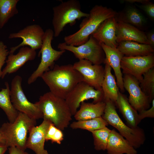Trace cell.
I'll return each mask as SVG.
<instances>
[{
	"mask_svg": "<svg viewBox=\"0 0 154 154\" xmlns=\"http://www.w3.org/2000/svg\"><path fill=\"white\" fill-rule=\"evenodd\" d=\"M117 13L111 8L96 5L92 8L89 16L84 18L79 25V29L74 33L66 36L64 42L69 45L77 46L86 42L104 21L116 17Z\"/></svg>",
	"mask_w": 154,
	"mask_h": 154,
	"instance_id": "7a4b0ae2",
	"label": "cell"
},
{
	"mask_svg": "<svg viewBox=\"0 0 154 154\" xmlns=\"http://www.w3.org/2000/svg\"><path fill=\"white\" fill-rule=\"evenodd\" d=\"M152 19H154V4L150 1L139 6Z\"/></svg>",
	"mask_w": 154,
	"mask_h": 154,
	"instance_id": "d6a6232c",
	"label": "cell"
},
{
	"mask_svg": "<svg viewBox=\"0 0 154 154\" xmlns=\"http://www.w3.org/2000/svg\"><path fill=\"white\" fill-rule=\"evenodd\" d=\"M19 0H0V28L10 19L18 13L17 5Z\"/></svg>",
	"mask_w": 154,
	"mask_h": 154,
	"instance_id": "4316f807",
	"label": "cell"
},
{
	"mask_svg": "<svg viewBox=\"0 0 154 154\" xmlns=\"http://www.w3.org/2000/svg\"><path fill=\"white\" fill-rule=\"evenodd\" d=\"M83 78V81L96 90H101L104 74V68L101 65L94 64L85 59L79 60L73 65Z\"/></svg>",
	"mask_w": 154,
	"mask_h": 154,
	"instance_id": "4fadbf2b",
	"label": "cell"
},
{
	"mask_svg": "<svg viewBox=\"0 0 154 154\" xmlns=\"http://www.w3.org/2000/svg\"><path fill=\"white\" fill-rule=\"evenodd\" d=\"M53 17L52 23L54 37L59 36L67 24L72 26L77 20L87 17L89 13L82 12L80 3L77 0H69L62 2L52 8Z\"/></svg>",
	"mask_w": 154,
	"mask_h": 154,
	"instance_id": "8992f818",
	"label": "cell"
},
{
	"mask_svg": "<svg viewBox=\"0 0 154 154\" xmlns=\"http://www.w3.org/2000/svg\"><path fill=\"white\" fill-rule=\"evenodd\" d=\"M36 120L22 112L13 123H4L0 127V133L3 136L5 144L8 148L17 147L23 150L27 149V135L30 130L36 126Z\"/></svg>",
	"mask_w": 154,
	"mask_h": 154,
	"instance_id": "277c9868",
	"label": "cell"
},
{
	"mask_svg": "<svg viewBox=\"0 0 154 154\" xmlns=\"http://www.w3.org/2000/svg\"><path fill=\"white\" fill-rule=\"evenodd\" d=\"M124 56H142L153 54V48L149 44L132 41L121 42L117 47Z\"/></svg>",
	"mask_w": 154,
	"mask_h": 154,
	"instance_id": "603a6c76",
	"label": "cell"
},
{
	"mask_svg": "<svg viewBox=\"0 0 154 154\" xmlns=\"http://www.w3.org/2000/svg\"><path fill=\"white\" fill-rule=\"evenodd\" d=\"M124 1L131 3L135 2L141 3L142 4L147 3L150 1L149 0H125Z\"/></svg>",
	"mask_w": 154,
	"mask_h": 154,
	"instance_id": "8d00e7d4",
	"label": "cell"
},
{
	"mask_svg": "<svg viewBox=\"0 0 154 154\" xmlns=\"http://www.w3.org/2000/svg\"><path fill=\"white\" fill-rule=\"evenodd\" d=\"M101 44L105 55L104 62H107L113 69L116 78L117 85L121 92L123 93L125 89L121 62L124 55L117 48H112L102 43Z\"/></svg>",
	"mask_w": 154,
	"mask_h": 154,
	"instance_id": "d6986e66",
	"label": "cell"
},
{
	"mask_svg": "<svg viewBox=\"0 0 154 154\" xmlns=\"http://www.w3.org/2000/svg\"><path fill=\"white\" fill-rule=\"evenodd\" d=\"M8 148L5 144L0 143V154H4Z\"/></svg>",
	"mask_w": 154,
	"mask_h": 154,
	"instance_id": "74e56055",
	"label": "cell"
},
{
	"mask_svg": "<svg viewBox=\"0 0 154 154\" xmlns=\"http://www.w3.org/2000/svg\"><path fill=\"white\" fill-rule=\"evenodd\" d=\"M35 103L41 112L43 120L50 121L62 131L70 124L72 116L65 100L49 92L40 96Z\"/></svg>",
	"mask_w": 154,
	"mask_h": 154,
	"instance_id": "3957f363",
	"label": "cell"
},
{
	"mask_svg": "<svg viewBox=\"0 0 154 154\" xmlns=\"http://www.w3.org/2000/svg\"><path fill=\"white\" fill-rule=\"evenodd\" d=\"M121 68L124 74L131 75L139 83L143 79V74L154 66V55L133 57L123 56L121 62Z\"/></svg>",
	"mask_w": 154,
	"mask_h": 154,
	"instance_id": "7c38bea8",
	"label": "cell"
},
{
	"mask_svg": "<svg viewBox=\"0 0 154 154\" xmlns=\"http://www.w3.org/2000/svg\"><path fill=\"white\" fill-rule=\"evenodd\" d=\"M45 31L39 25L35 24L28 25L17 33L10 34L9 38H20L22 41L17 46L10 48L9 53L14 54L19 48L29 46L35 50L40 49L42 46Z\"/></svg>",
	"mask_w": 154,
	"mask_h": 154,
	"instance_id": "8fae6325",
	"label": "cell"
},
{
	"mask_svg": "<svg viewBox=\"0 0 154 154\" xmlns=\"http://www.w3.org/2000/svg\"><path fill=\"white\" fill-rule=\"evenodd\" d=\"M139 86L143 92L148 97L150 103L154 98V69H149L143 75Z\"/></svg>",
	"mask_w": 154,
	"mask_h": 154,
	"instance_id": "f1b7e54d",
	"label": "cell"
},
{
	"mask_svg": "<svg viewBox=\"0 0 154 154\" xmlns=\"http://www.w3.org/2000/svg\"><path fill=\"white\" fill-rule=\"evenodd\" d=\"M60 50H68L72 52L79 60L85 59L94 64L104 63L105 55L101 44L92 35L85 43L77 46L59 43L57 46Z\"/></svg>",
	"mask_w": 154,
	"mask_h": 154,
	"instance_id": "ba28073f",
	"label": "cell"
},
{
	"mask_svg": "<svg viewBox=\"0 0 154 154\" xmlns=\"http://www.w3.org/2000/svg\"><path fill=\"white\" fill-rule=\"evenodd\" d=\"M111 130L107 127L91 131L95 149L98 151L106 150Z\"/></svg>",
	"mask_w": 154,
	"mask_h": 154,
	"instance_id": "f546056e",
	"label": "cell"
},
{
	"mask_svg": "<svg viewBox=\"0 0 154 154\" xmlns=\"http://www.w3.org/2000/svg\"><path fill=\"white\" fill-rule=\"evenodd\" d=\"M116 20V17L108 18L100 25L91 35L100 44L114 48H117Z\"/></svg>",
	"mask_w": 154,
	"mask_h": 154,
	"instance_id": "e0dca14e",
	"label": "cell"
},
{
	"mask_svg": "<svg viewBox=\"0 0 154 154\" xmlns=\"http://www.w3.org/2000/svg\"><path fill=\"white\" fill-rule=\"evenodd\" d=\"M151 102L152 106L150 108L143 110L139 112V118L140 121L146 117L154 118V99L152 100Z\"/></svg>",
	"mask_w": 154,
	"mask_h": 154,
	"instance_id": "836d02e7",
	"label": "cell"
},
{
	"mask_svg": "<svg viewBox=\"0 0 154 154\" xmlns=\"http://www.w3.org/2000/svg\"><path fill=\"white\" fill-rule=\"evenodd\" d=\"M54 37L53 31L48 29L45 31L42 46L38 56H41L40 62L35 70L28 79L27 83L30 84L41 77L46 72L52 69L55 62L58 60L66 52L65 50H57L53 48L51 45Z\"/></svg>",
	"mask_w": 154,
	"mask_h": 154,
	"instance_id": "52a82bcc",
	"label": "cell"
},
{
	"mask_svg": "<svg viewBox=\"0 0 154 154\" xmlns=\"http://www.w3.org/2000/svg\"><path fill=\"white\" fill-rule=\"evenodd\" d=\"M115 103L126 120L128 125L133 128L137 127L141 121L139 118V114L130 104L126 96L119 92Z\"/></svg>",
	"mask_w": 154,
	"mask_h": 154,
	"instance_id": "44dd1931",
	"label": "cell"
},
{
	"mask_svg": "<svg viewBox=\"0 0 154 154\" xmlns=\"http://www.w3.org/2000/svg\"><path fill=\"white\" fill-rule=\"evenodd\" d=\"M106 103L102 101L96 103L82 102L80 108L74 116L76 121L85 120L102 117L106 107Z\"/></svg>",
	"mask_w": 154,
	"mask_h": 154,
	"instance_id": "cb8c5ba5",
	"label": "cell"
},
{
	"mask_svg": "<svg viewBox=\"0 0 154 154\" xmlns=\"http://www.w3.org/2000/svg\"><path fill=\"white\" fill-rule=\"evenodd\" d=\"M52 123L48 120H43L38 126H34L29 131L26 147L33 151L36 154H49L44 149L46 135L48 129Z\"/></svg>",
	"mask_w": 154,
	"mask_h": 154,
	"instance_id": "2e32d148",
	"label": "cell"
},
{
	"mask_svg": "<svg viewBox=\"0 0 154 154\" xmlns=\"http://www.w3.org/2000/svg\"><path fill=\"white\" fill-rule=\"evenodd\" d=\"M123 81L124 88L129 94L128 102L132 107L139 112L149 109L151 103L141 90L138 80L131 75L124 74Z\"/></svg>",
	"mask_w": 154,
	"mask_h": 154,
	"instance_id": "5bb4252c",
	"label": "cell"
},
{
	"mask_svg": "<svg viewBox=\"0 0 154 154\" xmlns=\"http://www.w3.org/2000/svg\"><path fill=\"white\" fill-rule=\"evenodd\" d=\"M9 53L7 46L2 41H0V78L1 77L2 67L6 62Z\"/></svg>",
	"mask_w": 154,
	"mask_h": 154,
	"instance_id": "1f68e13d",
	"label": "cell"
},
{
	"mask_svg": "<svg viewBox=\"0 0 154 154\" xmlns=\"http://www.w3.org/2000/svg\"><path fill=\"white\" fill-rule=\"evenodd\" d=\"M8 148L9 154H29L25 151L15 146H12Z\"/></svg>",
	"mask_w": 154,
	"mask_h": 154,
	"instance_id": "e575fe53",
	"label": "cell"
},
{
	"mask_svg": "<svg viewBox=\"0 0 154 154\" xmlns=\"http://www.w3.org/2000/svg\"><path fill=\"white\" fill-rule=\"evenodd\" d=\"M105 102L106 105L103 118L116 128L134 148L139 147L146 139L144 130L138 126L133 128L126 125L117 113L114 103L110 100Z\"/></svg>",
	"mask_w": 154,
	"mask_h": 154,
	"instance_id": "5b68a950",
	"label": "cell"
},
{
	"mask_svg": "<svg viewBox=\"0 0 154 154\" xmlns=\"http://www.w3.org/2000/svg\"><path fill=\"white\" fill-rule=\"evenodd\" d=\"M5 88L0 91V108L4 111L9 122H14L19 115V112L13 105L10 98V89L7 82L5 83Z\"/></svg>",
	"mask_w": 154,
	"mask_h": 154,
	"instance_id": "d4e9b609",
	"label": "cell"
},
{
	"mask_svg": "<svg viewBox=\"0 0 154 154\" xmlns=\"http://www.w3.org/2000/svg\"><path fill=\"white\" fill-rule=\"evenodd\" d=\"M0 143H5V140L2 134L0 133Z\"/></svg>",
	"mask_w": 154,
	"mask_h": 154,
	"instance_id": "f35d334b",
	"label": "cell"
},
{
	"mask_svg": "<svg viewBox=\"0 0 154 154\" xmlns=\"http://www.w3.org/2000/svg\"><path fill=\"white\" fill-rule=\"evenodd\" d=\"M22 79L20 76H15L12 79L10 90L11 102L19 112L27 115L36 120L43 118V115L37 105L27 99L22 86Z\"/></svg>",
	"mask_w": 154,
	"mask_h": 154,
	"instance_id": "9c48e42d",
	"label": "cell"
},
{
	"mask_svg": "<svg viewBox=\"0 0 154 154\" xmlns=\"http://www.w3.org/2000/svg\"><path fill=\"white\" fill-rule=\"evenodd\" d=\"M102 89L96 90L84 81L79 83L68 94L65 99L72 116H74L81 103L89 99L93 103L104 101Z\"/></svg>",
	"mask_w": 154,
	"mask_h": 154,
	"instance_id": "30bf717a",
	"label": "cell"
},
{
	"mask_svg": "<svg viewBox=\"0 0 154 154\" xmlns=\"http://www.w3.org/2000/svg\"><path fill=\"white\" fill-rule=\"evenodd\" d=\"M108 125L102 117H100L89 119L74 121L70 124V127L73 129H81L91 132L107 127Z\"/></svg>",
	"mask_w": 154,
	"mask_h": 154,
	"instance_id": "83f0119b",
	"label": "cell"
},
{
	"mask_svg": "<svg viewBox=\"0 0 154 154\" xmlns=\"http://www.w3.org/2000/svg\"><path fill=\"white\" fill-rule=\"evenodd\" d=\"M64 137L62 131L51 123L46 133V141L50 140L52 143H56L60 144L63 140Z\"/></svg>",
	"mask_w": 154,
	"mask_h": 154,
	"instance_id": "4dcf8cb0",
	"label": "cell"
},
{
	"mask_svg": "<svg viewBox=\"0 0 154 154\" xmlns=\"http://www.w3.org/2000/svg\"><path fill=\"white\" fill-rule=\"evenodd\" d=\"M116 19L135 27L143 26L147 22L145 17L135 8L130 7L120 15H117Z\"/></svg>",
	"mask_w": 154,
	"mask_h": 154,
	"instance_id": "484cf974",
	"label": "cell"
},
{
	"mask_svg": "<svg viewBox=\"0 0 154 154\" xmlns=\"http://www.w3.org/2000/svg\"><path fill=\"white\" fill-rule=\"evenodd\" d=\"M116 20L117 43L124 41H132L149 44L146 35L144 32L131 25L116 19Z\"/></svg>",
	"mask_w": 154,
	"mask_h": 154,
	"instance_id": "ac0fdd59",
	"label": "cell"
},
{
	"mask_svg": "<svg viewBox=\"0 0 154 154\" xmlns=\"http://www.w3.org/2000/svg\"><path fill=\"white\" fill-rule=\"evenodd\" d=\"M106 150L108 154H137V151L119 133L111 130Z\"/></svg>",
	"mask_w": 154,
	"mask_h": 154,
	"instance_id": "ffe728a7",
	"label": "cell"
},
{
	"mask_svg": "<svg viewBox=\"0 0 154 154\" xmlns=\"http://www.w3.org/2000/svg\"><path fill=\"white\" fill-rule=\"evenodd\" d=\"M41 77L48 86L50 92L65 100L79 83L83 81L82 75L71 64H56Z\"/></svg>",
	"mask_w": 154,
	"mask_h": 154,
	"instance_id": "6da1fadb",
	"label": "cell"
},
{
	"mask_svg": "<svg viewBox=\"0 0 154 154\" xmlns=\"http://www.w3.org/2000/svg\"><path fill=\"white\" fill-rule=\"evenodd\" d=\"M36 54V50L25 46L21 47L16 54L9 53L1 78H3L7 74L15 72L26 62L34 60Z\"/></svg>",
	"mask_w": 154,
	"mask_h": 154,
	"instance_id": "9a60e30c",
	"label": "cell"
},
{
	"mask_svg": "<svg viewBox=\"0 0 154 154\" xmlns=\"http://www.w3.org/2000/svg\"><path fill=\"white\" fill-rule=\"evenodd\" d=\"M104 68V74L102 85L104 93V101L110 100L114 103L117 99L119 88L116 82L115 77L111 72L112 68L106 62Z\"/></svg>",
	"mask_w": 154,
	"mask_h": 154,
	"instance_id": "7402d4cb",
	"label": "cell"
},
{
	"mask_svg": "<svg viewBox=\"0 0 154 154\" xmlns=\"http://www.w3.org/2000/svg\"><path fill=\"white\" fill-rule=\"evenodd\" d=\"M149 44L153 48L154 46V33L153 31L150 32L146 35Z\"/></svg>",
	"mask_w": 154,
	"mask_h": 154,
	"instance_id": "d590c367",
	"label": "cell"
}]
</instances>
